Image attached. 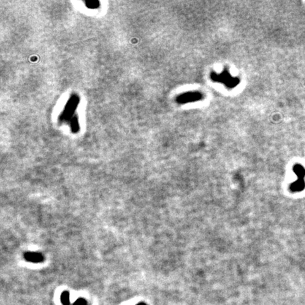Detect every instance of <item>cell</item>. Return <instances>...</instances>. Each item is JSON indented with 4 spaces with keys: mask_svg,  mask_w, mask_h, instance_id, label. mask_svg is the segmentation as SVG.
Wrapping results in <instances>:
<instances>
[{
    "mask_svg": "<svg viewBox=\"0 0 305 305\" xmlns=\"http://www.w3.org/2000/svg\"><path fill=\"white\" fill-rule=\"evenodd\" d=\"M305 189V181L302 179H297V180L291 184L290 186V189L292 192H299L303 191Z\"/></svg>",
    "mask_w": 305,
    "mask_h": 305,
    "instance_id": "277c9868",
    "label": "cell"
},
{
    "mask_svg": "<svg viewBox=\"0 0 305 305\" xmlns=\"http://www.w3.org/2000/svg\"><path fill=\"white\" fill-rule=\"evenodd\" d=\"M137 305H146V304L143 303V302H141V303H139Z\"/></svg>",
    "mask_w": 305,
    "mask_h": 305,
    "instance_id": "9c48e42d",
    "label": "cell"
},
{
    "mask_svg": "<svg viewBox=\"0 0 305 305\" xmlns=\"http://www.w3.org/2000/svg\"><path fill=\"white\" fill-rule=\"evenodd\" d=\"M293 171L295 174L297 176V179H302L304 180L305 177V169L304 167L300 164H296L293 167Z\"/></svg>",
    "mask_w": 305,
    "mask_h": 305,
    "instance_id": "5b68a950",
    "label": "cell"
},
{
    "mask_svg": "<svg viewBox=\"0 0 305 305\" xmlns=\"http://www.w3.org/2000/svg\"><path fill=\"white\" fill-rule=\"evenodd\" d=\"M204 98V95L199 91H189L179 95L176 97L175 101L178 104H187L190 102L201 101Z\"/></svg>",
    "mask_w": 305,
    "mask_h": 305,
    "instance_id": "7a4b0ae2",
    "label": "cell"
},
{
    "mask_svg": "<svg viewBox=\"0 0 305 305\" xmlns=\"http://www.w3.org/2000/svg\"><path fill=\"white\" fill-rule=\"evenodd\" d=\"M211 80L216 83H223L227 88L232 89L239 85L240 79L238 77H233L227 69H224L221 73L213 72L211 74Z\"/></svg>",
    "mask_w": 305,
    "mask_h": 305,
    "instance_id": "6da1fadb",
    "label": "cell"
},
{
    "mask_svg": "<svg viewBox=\"0 0 305 305\" xmlns=\"http://www.w3.org/2000/svg\"><path fill=\"white\" fill-rule=\"evenodd\" d=\"M73 305H87V302L83 298H79L74 302Z\"/></svg>",
    "mask_w": 305,
    "mask_h": 305,
    "instance_id": "ba28073f",
    "label": "cell"
},
{
    "mask_svg": "<svg viewBox=\"0 0 305 305\" xmlns=\"http://www.w3.org/2000/svg\"><path fill=\"white\" fill-rule=\"evenodd\" d=\"M25 259L32 263L42 262L44 260L43 256L38 252H26L24 254Z\"/></svg>",
    "mask_w": 305,
    "mask_h": 305,
    "instance_id": "3957f363",
    "label": "cell"
},
{
    "mask_svg": "<svg viewBox=\"0 0 305 305\" xmlns=\"http://www.w3.org/2000/svg\"><path fill=\"white\" fill-rule=\"evenodd\" d=\"M61 301L63 305H69L70 304V300H69V292L67 291H64L62 293Z\"/></svg>",
    "mask_w": 305,
    "mask_h": 305,
    "instance_id": "8992f818",
    "label": "cell"
},
{
    "mask_svg": "<svg viewBox=\"0 0 305 305\" xmlns=\"http://www.w3.org/2000/svg\"><path fill=\"white\" fill-rule=\"evenodd\" d=\"M98 2L97 1H90V2H86V5L88 6V7L93 9L96 8L97 6H98Z\"/></svg>",
    "mask_w": 305,
    "mask_h": 305,
    "instance_id": "52a82bcc",
    "label": "cell"
}]
</instances>
